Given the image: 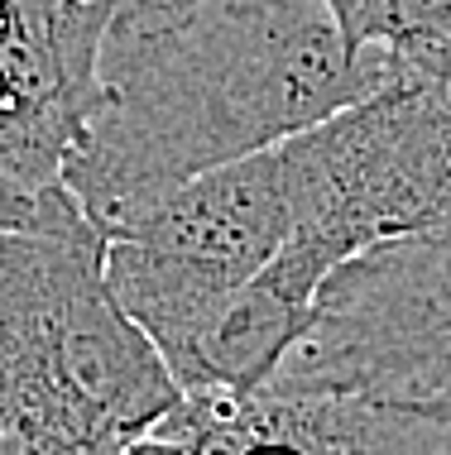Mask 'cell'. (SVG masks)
I'll use <instances>...</instances> for the list:
<instances>
[{
  "label": "cell",
  "instance_id": "obj_11",
  "mask_svg": "<svg viewBox=\"0 0 451 455\" xmlns=\"http://www.w3.org/2000/svg\"><path fill=\"white\" fill-rule=\"evenodd\" d=\"M326 5H332V15L341 20V29H346V24L356 20V10L365 5V0H326Z\"/></svg>",
  "mask_w": 451,
  "mask_h": 455
},
{
  "label": "cell",
  "instance_id": "obj_7",
  "mask_svg": "<svg viewBox=\"0 0 451 455\" xmlns=\"http://www.w3.org/2000/svg\"><path fill=\"white\" fill-rule=\"evenodd\" d=\"M158 427L182 436L188 455H336L312 393H182V403Z\"/></svg>",
  "mask_w": 451,
  "mask_h": 455
},
{
  "label": "cell",
  "instance_id": "obj_9",
  "mask_svg": "<svg viewBox=\"0 0 451 455\" xmlns=\"http://www.w3.org/2000/svg\"><path fill=\"white\" fill-rule=\"evenodd\" d=\"M106 15V39H120V34H144L158 29V24H173L188 10H197L202 0H87Z\"/></svg>",
  "mask_w": 451,
  "mask_h": 455
},
{
  "label": "cell",
  "instance_id": "obj_8",
  "mask_svg": "<svg viewBox=\"0 0 451 455\" xmlns=\"http://www.w3.org/2000/svg\"><path fill=\"white\" fill-rule=\"evenodd\" d=\"M346 39L380 48L408 82H451V0H365Z\"/></svg>",
  "mask_w": 451,
  "mask_h": 455
},
{
  "label": "cell",
  "instance_id": "obj_6",
  "mask_svg": "<svg viewBox=\"0 0 451 455\" xmlns=\"http://www.w3.org/2000/svg\"><path fill=\"white\" fill-rule=\"evenodd\" d=\"M350 244L322 226H298L260 274H250L216 316L182 346L173 369L182 393H216V398H250L274 379L284 355L302 340L322 283L336 264L350 259Z\"/></svg>",
  "mask_w": 451,
  "mask_h": 455
},
{
  "label": "cell",
  "instance_id": "obj_4",
  "mask_svg": "<svg viewBox=\"0 0 451 455\" xmlns=\"http://www.w3.org/2000/svg\"><path fill=\"white\" fill-rule=\"evenodd\" d=\"M274 393H365L451 408V220L365 244L332 268Z\"/></svg>",
  "mask_w": 451,
  "mask_h": 455
},
{
  "label": "cell",
  "instance_id": "obj_1",
  "mask_svg": "<svg viewBox=\"0 0 451 455\" xmlns=\"http://www.w3.org/2000/svg\"><path fill=\"white\" fill-rule=\"evenodd\" d=\"M408 82L356 48L326 0H202L173 24L101 39L96 101L63 188L106 240L173 188L294 140Z\"/></svg>",
  "mask_w": 451,
  "mask_h": 455
},
{
  "label": "cell",
  "instance_id": "obj_10",
  "mask_svg": "<svg viewBox=\"0 0 451 455\" xmlns=\"http://www.w3.org/2000/svg\"><path fill=\"white\" fill-rule=\"evenodd\" d=\"M116 455H188V446H182V436H173L168 427H154V432L135 436L130 446H120Z\"/></svg>",
  "mask_w": 451,
  "mask_h": 455
},
{
  "label": "cell",
  "instance_id": "obj_2",
  "mask_svg": "<svg viewBox=\"0 0 451 455\" xmlns=\"http://www.w3.org/2000/svg\"><path fill=\"white\" fill-rule=\"evenodd\" d=\"M178 403L164 350L106 283V235L77 196L0 240V446L116 455Z\"/></svg>",
  "mask_w": 451,
  "mask_h": 455
},
{
  "label": "cell",
  "instance_id": "obj_5",
  "mask_svg": "<svg viewBox=\"0 0 451 455\" xmlns=\"http://www.w3.org/2000/svg\"><path fill=\"white\" fill-rule=\"evenodd\" d=\"M106 15L87 0H0V178L53 188L96 101Z\"/></svg>",
  "mask_w": 451,
  "mask_h": 455
},
{
  "label": "cell",
  "instance_id": "obj_3",
  "mask_svg": "<svg viewBox=\"0 0 451 455\" xmlns=\"http://www.w3.org/2000/svg\"><path fill=\"white\" fill-rule=\"evenodd\" d=\"M302 226V188L284 144L197 173L106 240V283L164 360Z\"/></svg>",
  "mask_w": 451,
  "mask_h": 455
},
{
  "label": "cell",
  "instance_id": "obj_12",
  "mask_svg": "<svg viewBox=\"0 0 451 455\" xmlns=\"http://www.w3.org/2000/svg\"><path fill=\"white\" fill-rule=\"evenodd\" d=\"M0 455H10V451H5V446H0Z\"/></svg>",
  "mask_w": 451,
  "mask_h": 455
}]
</instances>
